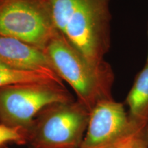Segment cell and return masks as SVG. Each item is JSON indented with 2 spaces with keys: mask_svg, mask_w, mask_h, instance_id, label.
<instances>
[{
  "mask_svg": "<svg viewBox=\"0 0 148 148\" xmlns=\"http://www.w3.org/2000/svg\"><path fill=\"white\" fill-rule=\"evenodd\" d=\"M1 1H2V0H0V2H1Z\"/></svg>",
  "mask_w": 148,
  "mask_h": 148,
  "instance_id": "obj_14",
  "label": "cell"
},
{
  "mask_svg": "<svg viewBox=\"0 0 148 148\" xmlns=\"http://www.w3.org/2000/svg\"><path fill=\"white\" fill-rule=\"evenodd\" d=\"M57 75L71 86L79 103L88 110L103 99H112L114 74L108 62L90 64L58 31L44 49Z\"/></svg>",
  "mask_w": 148,
  "mask_h": 148,
  "instance_id": "obj_2",
  "label": "cell"
},
{
  "mask_svg": "<svg viewBox=\"0 0 148 148\" xmlns=\"http://www.w3.org/2000/svg\"><path fill=\"white\" fill-rule=\"evenodd\" d=\"M90 111L78 101L56 103L37 115L27 130L32 148H78Z\"/></svg>",
  "mask_w": 148,
  "mask_h": 148,
  "instance_id": "obj_3",
  "label": "cell"
},
{
  "mask_svg": "<svg viewBox=\"0 0 148 148\" xmlns=\"http://www.w3.org/2000/svg\"><path fill=\"white\" fill-rule=\"evenodd\" d=\"M147 61H148V53H147Z\"/></svg>",
  "mask_w": 148,
  "mask_h": 148,
  "instance_id": "obj_13",
  "label": "cell"
},
{
  "mask_svg": "<svg viewBox=\"0 0 148 148\" xmlns=\"http://www.w3.org/2000/svg\"><path fill=\"white\" fill-rule=\"evenodd\" d=\"M55 82L63 84L58 75L41 71L19 69L0 62V88L16 84Z\"/></svg>",
  "mask_w": 148,
  "mask_h": 148,
  "instance_id": "obj_9",
  "label": "cell"
},
{
  "mask_svg": "<svg viewBox=\"0 0 148 148\" xmlns=\"http://www.w3.org/2000/svg\"><path fill=\"white\" fill-rule=\"evenodd\" d=\"M73 101L64 85L55 82L16 84L0 88L3 124L26 131L47 106Z\"/></svg>",
  "mask_w": 148,
  "mask_h": 148,
  "instance_id": "obj_4",
  "label": "cell"
},
{
  "mask_svg": "<svg viewBox=\"0 0 148 148\" xmlns=\"http://www.w3.org/2000/svg\"><path fill=\"white\" fill-rule=\"evenodd\" d=\"M129 116L140 124H148V61L136 75L126 98Z\"/></svg>",
  "mask_w": 148,
  "mask_h": 148,
  "instance_id": "obj_8",
  "label": "cell"
},
{
  "mask_svg": "<svg viewBox=\"0 0 148 148\" xmlns=\"http://www.w3.org/2000/svg\"><path fill=\"white\" fill-rule=\"evenodd\" d=\"M24 132L25 130L22 129L0 124V146L10 141L22 142L25 136Z\"/></svg>",
  "mask_w": 148,
  "mask_h": 148,
  "instance_id": "obj_10",
  "label": "cell"
},
{
  "mask_svg": "<svg viewBox=\"0 0 148 148\" xmlns=\"http://www.w3.org/2000/svg\"><path fill=\"white\" fill-rule=\"evenodd\" d=\"M0 62L19 69L56 74L43 52L21 40L0 35Z\"/></svg>",
  "mask_w": 148,
  "mask_h": 148,
  "instance_id": "obj_7",
  "label": "cell"
},
{
  "mask_svg": "<svg viewBox=\"0 0 148 148\" xmlns=\"http://www.w3.org/2000/svg\"><path fill=\"white\" fill-rule=\"evenodd\" d=\"M147 126L132 121L121 103L103 99L90 110L86 135L78 148L107 147Z\"/></svg>",
  "mask_w": 148,
  "mask_h": 148,
  "instance_id": "obj_6",
  "label": "cell"
},
{
  "mask_svg": "<svg viewBox=\"0 0 148 148\" xmlns=\"http://www.w3.org/2000/svg\"><path fill=\"white\" fill-rule=\"evenodd\" d=\"M123 148H148V126L132 138Z\"/></svg>",
  "mask_w": 148,
  "mask_h": 148,
  "instance_id": "obj_11",
  "label": "cell"
},
{
  "mask_svg": "<svg viewBox=\"0 0 148 148\" xmlns=\"http://www.w3.org/2000/svg\"><path fill=\"white\" fill-rule=\"evenodd\" d=\"M138 134L132 135V136H130V137H127L126 138H125V139L121 140V141L118 142V143H116L115 144H113V145L108 146V147H105V148H123L125 145H126L127 143H128L130 140L132 139V138H134L135 136H136V135H137Z\"/></svg>",
  "mask_w": 148,
  "mask_h": 148,
  "instance_id": "obj_12",
  "label": "cell"
},
{
  "mask_svg": "<svg viewBox=\"0 0 148 148\" xmlns=\"http://www.w3.org/2000/svg\"><path fill=\"white\" fill-rule=\"evenodd\" d=\"M44 0H2L0 35L43 51L57 32Z\"/></svg>",
  "mask_w": 148,
  "mask_h": 148,
  "instance_id": "obj_5",
  "label": "cell"
},
{
  "mask_svg": "<svg viewBox=\"0 0 148 148\" xmlns=\"http://www.w3.org/2000/svg\"><path fill=\"white\" fill-rule=\"evenodd\" d=\"M56 29L90 64H106L110 47V0H44Z\"/></svg>",
  "mask_w": 148,
  "mask_h": 148,
  "instance_id": "obj_1",
  "label": "cell"
}]
</instances>
